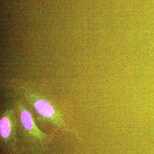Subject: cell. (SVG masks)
<instances>
[{"instance_id": "cell-2", "label": "cell", "mask_w": 154, "mask_h": 154, "mask_svg": "<svg viewBox=\"0 0 154 154\" xmlns=\"http://www.w3.org/2000/svg\"><path fill=\"white\" fill-rule=\"evenodd\" d=\"M12 124L11 120L7 116H4L0 120V134L2 137L7 139L11 134Z\"/></svg>"}, {"instance_id": "cell-3", "label": "cell", "mask_w": 154, "mask_h": 154, "mask_svg": "<svg viewBox=\"0 0 154 154\" xmlns=\"http://www.w3.org/2000/svg\"><path fill=\"white\" fill-rule=\"evenodd\" d=\"M20 117L23 126L27 130L32 131L35 129V124L32 116L28 110H22Z\"/></svg>"}, {"instance_id": "cell-1", "label": "cell", "mask_w": 154, "mask_h": 154, "mask_svg": "<svg viewBox=\"0 0 154 154\" xmlns=\"http://www.w3.org/2000/svg\"><path fill=\"white\" fill-rule=\"evenodd\" d=\"M33 106L40 115L52 120L54 123L60 125V119L57 117L53 107L47 101L43 99H37L34 101Z\"/></svg>"}]
</instances>
